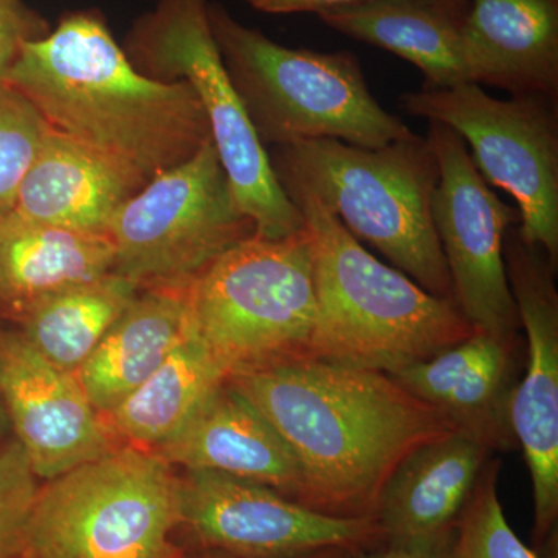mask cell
Segmentation results:
<instances>
[{"mask_svg": "<svg viewBox=\"0 0 558 558\" xmlns=\"http://www.w3.org/2000/svg\"><path fill=\"white\" fill-rule=\"evenodd\" d=\"M274 425L303 473L306 508L376 519L392 470L411 450L457 432L384 371L301 355L227 377Z\"/></svg>", "mask_w": 558, "mask_h": 558, "instance_id": "cell-1", "label": "cell"}, {"mask_svg": "<svg viewBox=\"0 0 558 558\" xmlns=\"http://www.w3.org/2000/svg\"><path fill=\"white\" fill-rule=\"evenodd\" d=\"M5 83L51 131L145 185L213 140L190 84L140 72L97 10L70 11L46 36L25 43Z\"/></svg>", "mask_w": 558, "mask_h": 558, "instance_id": "cell-2", "label": "cell"}, {"mask_svg": "<svg viewBox=\"0 0 558 558\" xmlns=\"http://www.w3.org/2000/svg\"><path fill=\"white\" fill-rule=\"evenodd\" d=\"M311 234L317 315L311 357L391 374L468 339L453 300L377 259L307 191L286 186Z\"/></svg>", "mask_w": 558, "mask_h": 558, "instance_id": "cell-3", "label": "cell"}, {"mask_svg": "<svg viewBox=\"0 0 558 558\" xmlns=\"http://www.w3.org/2000/svg\"><path fill=\"white\" fill-rule=\"evenodd\" d=\"M267 153L281 189L307 191L355 240L379 250L433 295L453 300L433 223L439 167L427 137L414 134L381 148L311 140Z\"/></svg>", "mask_w": 558, "mask_h": 558, "instance_id": "cell-4", "label": "cell"}, {"mask_svg": "<svg viewBox=\"0 0 558 558\" xmlns=\"http://www.w3.org/2000/svg\"><path fill=\"white\" fill-rule=\"evenodd\" d=\"M209 27L234 89L264 146L340 140L381 148L414 132L371 94L349 51L292 49L209 2Z\"/></svg>", "mask_w": 558, "mask_h": 558, "instance_id": "cell-5", "label": "cell"}, {"mask_svg": "<svg viewBox=\"0 0 558 558\" xmlns=\"http://www.w3.org/2000/svg\"><path fill=\"white\" fill-rule=\"evenodd\" d=\"M180 476L154 450L116 447L39 487L22 558H183Z\"/></svg>", "mask_w": 558, "mask_h": 558, "instance_id": "cell-6", "label": "cell"}, {"mask_svg": "<svg viewBox=\"0 0 558 558\" xmlns=\"http://www.w3.org/2000/svg\"><path fill=\"white\" fill-rule=\"evenodd\" d=\"M191 332L227 377L310 354L317 293L310 231L238 242L189 288Z\"/></svg>", "mask_w": 558, "mask_h": 558, "instance_id": "cell-7", "label": "cell"}, {"mask_svg": "<svg viewBox=\"0 0 558 558\" xmlns=\"http://www.w3.org/2000/svg\"><path fill=\"white\" fill-rule=\"evenodd\" d=\"M208 5V0H159L134 22L123 49L150 78L190 84L207 113L234 197L255 222L256 234L289 236L303 229V216L279 186L269 153L231 83L209 27Z\"/></svg>", "mask_w": 558, "mask_h": 558, "instance_id": "cell-8", "label": "cell"}, {"mask_svg": "<svg viewBox=\"0 0 558 558\" xmlns=\"http://www.w3.org/2000/svg\"><path fill=\"white\" fill-rule=\"evenodd\" d=\"M256 234L242 211L213 140L161 172L110 220L113 274L140 290L190 288L213 260Z\"/></svg>", "mask_w": 558, "mask_h": 558, "instance_id": "cell-9", "label": "cell"}, {"mask_svg": "<svg viewBox=\"0 0 558 558\" xmlns=\"http://www.w3.org/2000/svg\"><path fill=\"white\" fill-rule=\"evenodd\" d=\"M407 113L450 128L464 140L487 183L519 204L520 230L558 266V116L556 98L490 97L476 83L402 95Z\"/></svg>", "mask_w": 558, "mask_h": 558, "instance_id": "cell-10", "label": "cell"}, {"mask_svg": "<svg viewBox=\"0 0 558 558\" xmlns=\"http://www.w3.org/2000/svg\"><path fill=\"white\" fill-rule=\"evenodd\" d=\"M427 140L439 167L433 223L454 303L476 330L519 340L520 315L505 264L506 231L520 223L519 209L492 191L457 132L429 123Z\"/></svg>", "mask_w": 558, "mask_h": 558, "instance_id": "cell-11", "label": "cell"}, {"mask_svg": "<svg viewBox=\"0 0 558 558\" xmlns=\"http://www.w3.org/2000/svg\"><path fill=\"white\" fill-rule=\"evenodd\" d=\"M180 527L204 554L226 558L357 553L384 539L376 519L328 515L264 484L209 470H185L180 476Z\"/></svg>", "mask_w": 558, "mask_h": 558, "instance_id": "cell-12", "label": "cell"}, {"mask_svg": "<svg viewBox=\"0 0 558 558\" xmlns=\"http://www.w3.org/2000/svg\"><path fill=\"white\" fill-rule=\"evenodd\" d=\"M510 292L527 336V368L513 389L510 422L534 490V550L557 558L558 524V293L556 267L519 223L505 236Z\"/></svg>", "mask_w": 558, "mask_h": 558, "instance_id": "cell-13", "label": "cell"}, {"mask_svg": "<svg viewBox=\"0 0 558 558\" xmlns=\"http://www.w3.org/2000/svg\"><path fill=\"white\" fill-rule=\"evenodd\" d=\"M0 395L36 478H57L116 449L78 376L54 366L21 332L0 330Z\"/></svg>", "mask_w": 558, "mask_h": 558, "instance_id": "cell-14", "label": "cell"}, {"mask_svg": "<svg viewBox=\"0 0 558 558\" xmlns=\"http://www.w3.org/2000/svg\"><path fill=\"white\" fill-rule=\"evenodd\" d=\"M517 341L475 330L435 357L389 376L449 418L457 432L490 451L512 450L519 446L510 422V403L519 384L513 369Z\"/></svg>", "mask_w": 558, "mask_h": 558, "instance_id": "cell-15", "label": "cell"}, {"mask_svg": "<svg viewBox=\"0 0 558 558\" xmlns=\"http://www.w3.org/2000/svg\"><path fill=\"white\" fill-rule=\"evenodd\" d=\"M154 451L171 465L255 481L303 505V473L295 454L274 425L227 379L209 392L170 440Z\"/></svg>", "mask_w": 558, "mask_h": 558, "instance_id": "cell-16", "label": "cell"}, {"mask_svg": "<svg viewBox=\"0 0 558 558\" xmlns=\"http://www.w3.org/2000/svg\"><path fill=\"white\" fill-rule=\"evenodd\" d=\"M462 43L472 83L557 97L558 0H469Z\"/></svg>", "mask_w": 558, "mask_h": 558, "instance_id": "cell-17", "label": "cell"}, {"mask_svg": "<svg viewBox=\"0 0 558 558\" xmlns=\"http://www.w3.org/2000/svg\"><path fill=\"white\" fill-rule=\"evenodd\" d=\"M143 186L123 168L49 128L22 180L11 215L106 236L121 205Z\"/></svg>", "mask_w": 558, "mask_h": 558, "instance_id": "cell-18", "label": "cell"}, {"mask_svg": "<svg viewBox=\"0 0 558 558\" xmlns=\"http://www.w3.org/2000/svg\"><path fill=\"white\" fill-rule=\"evenodd\" d=\"M490 453L459 432L411 450L392 470L377 501L384 539L422 537L457 526Z\"/></svg>", "mask_w": 558, "mask_h": 558, "instance_id": "cell-19", "label": "cell"}, {"mask_svg": "<svg viewBox=\"0 0 558 558\" xmlns=\"http://www.w3.org/2000/svg\"><path fill=\"white\" fill-rule=\"evenodd\" d=\"M190 333L189 288L142 289L76 376L106 416L163 365Z\"/></svg>", "mask_w": 558, "mask_h": 558, "instance_id": "cell-20", "label": "cell"}, {"mask_svg": "<svg viewBox=\"0 0 558 558\" xmlns=\"http://www.w3.org/2000/svg\"><path fill=\"white\" fill-rule=\"evenodd\" d=\"M465 10L439 0H363L317 16L348 38L416 65L425 86L451 87L472 83L462 43Z\"/></svg>", "mask_w": 558, "mask_h": 558, "instance_id": "cell-21", "label": "cell"}, {"mask_svg": "<svg viewBox=\"0 0 558 558\" xmlns=\"http://www.w3.org/2000/svg\"><path fill=\"white\" fill-rule=\"evenodd\" d=\"M108 236L0 219V306L20 317L32 304L113 274Z\"/></svg>", "mask_w": 558, "mask_h": 558, "instance_id": "cell-22", "label": "cell"}, {"mask_svg": "<svg viewBox=\"0 0 558 558\" xmlns=\"http://www.w3.org/2000/svg\"><path fill=\"white\" fill-rule=\"evenodd\" d=\"M226 379V371L190 328L163 365L102 418L110 433L128 446L157 450Z\"/></svg>", "mask_w": 558, "mask_h": 558, "instance_id": "cell-23", "label": "cell"}, {"mask_svg": "<svg viewBox=\"0 0 558 558\" xmlns=\"http://www.w3.org/2000/svg\"><path fill=\"white\" fill-rule=\"evenodd\" d=\"M138 292L117 274L62 290L22 312L21 333L54 366L76 374Z\"/></svg>", "mask_w": 558, "mask_h": 558, "instance_id": "cell-24", "label": "cell"}, {"mask_svg": "<svg viewBox=\"0 0 558 558\" xmlns=\"http://www.w3.org/2000/svg\"><path fill=\"white\" fill-rule=\"evenodd\" d=\"M499 462L484 465L457 523L451 558H539L510 527L498 497Z\"/></svg>", "mask_w": 558, "mask_h": 558, "instance_id": "cell-25", "label": "cell"}, {"mask_svg": "<svg viewBox=\"0 0 558 558\" xmlns=\"http://www.w3.org/2000/svg\"><path fill=\"white\" fill-rule=\"evenodd\" d=\"M47 131L35 105L9 83L0 84V219L13 211Z\"/></svg>", "mask_w": 558, "mask_h": 558, "instance_id": "cell-26", "label": "cell"}, {"mask_svg": "<svg viewBox=\"0 0 558 558\" xmlns=\"http://www.w3.org/2000/svg\"><path fill=\"white\" fill-rule=\"evenodd\" d=\"M38 478L16 439L0 446V558H22Z\"/></svg>", "mask_w": 558, "mask_h": 558, "instance_id": "cell-27", "label": "cell"}, {"mask_svg": "<svg viewBox=\"0 0 558 558\" xmlns=\"http://www.w3.org/2000/svg\"><path fill=\"white\" fill-rule=\"evenodd\" d=\"M50 31L46 17L24 0H0V84L5 83L24 44L43 38Z\"/></svg>", "mask_w": 558, "mask_h": 558, "instance_id": "cell-28", "label": "cell"}, {"mask_svg": "<svg viewBox=\"0 0 558 558\" xmlns=\"http://www.w3.org/2000/svg\"><path fill=\"white\" fill-rule=\"evenodd\" d=\"M457 526L422 537L381 539L349 558H451Z\"/></svg>", "mask_w": 558, "mask_h": 558, "instance_id": "cell-29", "label": "cell"}, {"mask_svg": "<svg viewBox=\"0 0 558 558\" xmlns=\"http://www.w3.org/2000/svg\"><path fill=\"white\" fill-rule=\"evenodd\" d=\"M252 9L267 14L315 13L354 5L363 0H245Z\"/></svg>", "mask_w": 558, "mask_h": 558, "instance_id": "cell-30", "label": "cell"}, {"mask_svg": "<svg viewBox=\"0 0 558 558\" xmlns=\"http://www.w3.org/2000/svg\"><path fill=\"white\" fill-rule=\"evenodd\" d=\"M351 550L347 549H329V550H323V553L314 554V556L304 557V558H349L352 556ZM199 558H226V557H219V556H209V554H204V556H201Z\"/></svg>", "mask_w": 558, "mask_h": 558, "instance_id": "cell-31", "label": "cell"}, {"mask_svg": "<svg viewBox=\"0 0 558 558\" xmlns=\"http://www.w3.org/2000/svg\"><path fill=\"white\" fill-rule=\"evenodd\" d=\"M10 432L9 414H7L5 403H3L2 395H0V446H2Z\"/></svg>", "mask_w": 558, "mask_h": 558, "instance_id": "cell-32", "label": "cell"}, {"mask_svg": "<svg viewBox=\"0 0 558 558\" xmlns=\"http://www.w3.org/2000/svg\"><path fill=\"white\" fill-rule=\"evenodd\" d=\"M439 2L449 3V5L457 7V9L465 10L469 5V0H439Z\"/></svg>", "mask_w": 558, "mask_h": 558, "instance_id": "cell-33", "label": "cell"}]
</instances>
